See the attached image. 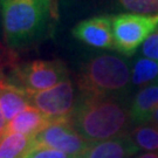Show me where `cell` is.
Wrapping results in <instances>:
<instances>
[{
  "mask_svg": "<svg viewBox=\"0 0 158 158\" xmlns=\"http://www.w3.org/2000/svg\"><path fill=\"white\" fill-rule=\"evenodd\" d=\"M72 124L85 139L93 143L129 134L130 109L117 96L81 97L70 116Z\"/></svg>",
  "mask_w": 158,
  "mask_h": 158,
  "instance_id": "6da1fadb",
  "label": "cell"
},
{
  "mask_svg": "<svg viewBox=\"0 0 158 158\" xmlns=\"http://www.w3.org/2000/svg\"><path fill=\"white\" fill-rule=\"evenodd\" d=\"M4 34L13 48L27 46L45 33L51 0H1Z\"/></svg>",
  "mask_w": 158,
  "mask_h": 158,
  "instance_id": "7a4b0ae2",
  "label": "cell"
},
{
  "mask_svg": "<svg viewBox=\"0 0 158 158\" xmlns=\"http://www.w3.org/2000/svg\"><path fill=\"white\" fill-rule=\"evenodd\" d=\"M131 75L129 66L116 55L102 54L89 59L77 76L81 97L117 96L127 89Z\"/></svg>",
  "mask_w": 158,
  "mask_h": 158,
  "instance_id": "3957f363",
  "label": "cell"
},
{
  "mask_svg": "<svg viewBox=\"0 0 158 158\" xmlns=\"http://www.w3.org/2000/svg\"><path fill=\"white\" fill-rule=\"evenodd\" d=\"M157 28L158 13L117 14L113 17L115 49L124 55H132Z\"/></svg>",
  "mask_w": 158,
  "mask_h": 158,
  "instance_id": "277c9868",
  "label": "cell"
},
{
  "mask_svg": "<svg viewBox=\"0 0 158 158\" xmlns=\"http://www.w3.org/2000/svg\"><path fill=\"white\" fill-rule=\"evenodd\" d=\"M33 145L34 150L39 148L55 149L75 158L83 156L90 148L91 143L77 132L69 116L66 118L53 119L47 128L34 136Z\"/></svg>",
  "mask_w": 158,
  "mask_h": 158,
  "instance_id": "5b68a950",
  "label": "cell"
},
{
  "mask_svg": "<svg viewBox=\"0 0 158 158\" xmlns=\"http://www.w3.org/2000/svg\"><path fill=\"white\" fill-rule=\"evenodd\" d=\"M15 85L27 93L51 89L68 79L66 64L60 60H36L21 64L14 70Z\"/></svg>",
  "mask_w": 158,
  "mask_h": 158,
  "instance_id": "8992f818",
  "label": "cell"
},
{
  "mask_svg": "<svg viewBox=\"0 0 158 158\" xmlns=\"http://www.w3.org/2000/svg\"><path fill=\"white\" fill-rule=\"evenodd\" d=\"M28 95L31 104L51 119L69 117L76 108L75 90L69 79L51 89L28 93Z\"/></svg>",
  "mask_w": 158,
  "mask_h": 158,
  "instance_id": "52a82bcc",
  "label": "cell"
},
{
  "mask_svg": "<svg viewBox=\"0 0 158 158\" xmlns=\"http://www.w3.org/2000/svg\"><path fill=\"white\" fill-rule=\"evenodd\" d=\"M74 38L95 48L115 49L113 17L100 15L85 19L73 29Z\"/></svg>",
  "mask_w": 158,
  "mask_h": 158,
  "instance_id": "ba28073f",
  "label": "cell"
},
{
  "mask_svg": "<svg viewBox=\"0 0 158 158\" xmlns=\"http://www.w3.org/2000/svg\"><path fill=\"white\" fill-rule=\"evenodd\" d=\"M31 104L28 93L14 82L0 79V109L6 122L23 113Z\"/></svg>",
  "mask_w": 158,
  "mask_h": 158,
  "instance_id": "9c48e42d",
  "label": "cell"
},
{
  "mask_svg": "<svg viewBox=\"0 0 158 158\" xmlns=\"http://www.w3.org/2000/svg\"><path fill=\"white\" fill-rule=\"evenodd\" d=\"M53 119L48 118L33 106L26 108L23 113L7 122L2 135L21 134L26 136H35L51 124Z\"/></svg>",
  "mask_w": 158,
  "mask_h": 158,
  "instance_id": "30bf717a",
  "label": "cell"
},
{
  "mask_svg": "<svg viewBox=\"0 0 158 158\" xmlns=\"http://www.w3.org/2000/svg\"><path fill=\"white\" fill-rule=\"evenodd\" d=\"M138 147L130 138L129 134L107 141L93 143L85 158H130L138 152Z\"/></svg>",
  "mask_w": 158,
  "mask_h": 158,
  "instance_id": "8fae6325",
  "label": "cell"
},
{
  "mask_svg": "<svg viewBox=\"0 0 158 158\" xmlns=\"http://www.w3.org/2000/svg\"><path fill=\"white\" fill-rule=\"evenodd\" d=\"M158 109V85H150L137 93L130 107L131 122L144 124L150 122Z\"/></svg>",
  "mask_w": 158,
  "mask_h": 158,
  "instance_id": "7c38bea8",
  "label": "cell"
},
{
  "mask_svg": "<svg viewBox=\"0 0 158 158\" xmlns=\"http://www.w3.org/2000/svg\"><path fill=\"white\" fill-rule=\"evenodd\" d=\"M34 136L21 134L0 136V158H25L34 150Z\"/></svg>",
  "mask_w": 158,
  "mask_h": 158,
  "instance_id": "4fadbf2b",
  "label": "cell"
},
{
  "mask_svg": "<svg viewBox=\"0 0 158 158\" xmlns=\"http://www.w3.org/2000/svg\"><path fill=\"white\" fill-rule=\"evenodd\" d=\"M130 138L138 149L155 151L158 150V127L155 124H142L129 132Z\"/></svg>",
  "mask_w": 158,
  "mask_h": 158,
  "instance_id": "5bb4252c",
  "label": "cell"
},
{
  "mask_svg": "<svg viewBox=\"0 0 158 158\" xmlns=\"http://www.w3.org/2000/svg\"><path fill=\"white\" fill-rule=\"evenodd\" d=\"M158 76V62L148 57L136 61L131 72V82L135 85H144Z\"/></svg>",
  "mask_w": 158,
  "mask_h": 158,
  "instance_id": "9a60e30c",
  "label": "cell"
},
{
  "mask_svg": "<svg viewBox=\"0 0 158 158\" xmlns=\"http://www.w3.org/2000/svg\"><path fill=\"white\" fill-rule=\"evenodd\" d=\"M123 8L130 13L156 14L158 13V0H118Z\"/></svg>",
  "mask_w": 158,
  "mask_h": 158,
  "instance_id": "2e32d148",
  "label": "cell"
},
{
  "mask_svg": "<svg viewBox=\"0 0 158 158\" xmlns=\"http://www.w3.org/2000/svg\"><path fill=\"white\" fill-rule=\"evenodd\" d=\"M142 53L148 59L158 62V28L142 45Z\"/></svg>",
  "mask_w": 158,
  "mask_h": 158,
  "instance_id": "e0dca14e",
  "label": "cell"
},
{
  "mask_svg": "<svg viewBox=\"0 0 158 158\" xmlns=\"http://www.w3.org/2000/svg\"><path fill=\"white\" fill-rule=\"evenodd\" d=\"M25 158H73L68 156L67 153L59 151L55 149H48V148H39L35 149L32 152H29Z\"/></svg>",
  "mask_w": 158,
  "mask_h": 158,
  "instance_id": "ac0fdd59",
  "label": "cell"
},
{
  "mask_svg": "<svg viewBox=\"0 0 158 158\" xmlns=\"http://www.w3.org/2000/svg\"><path fill=\"white\" fill-rule=\"evenodd\" d=\"M5 127H6V121H5V118H4V116H2L1 109H0V136L2 135V132H4V130H5Z\"/></svg>",
  "mask_w": 158,
  "mask_h": 158,
  "instance_id": "d6986e66",
  "label": "cell"
},
{
  "mask_svg": "<svg viewBox=\"0 0 158 158\" xmlns=\"http://www.w3.org/2000/svg\"><path fill=\"white\" fill-rule=\"evenodd\" d=\"M138 158H158V152H147L141 155Z\"/></svg>",
  "mask_w": 158,
  "mask_h": 158,
  "instance_id": "ffe728a7",
  "label": "cell"
},
{
  "mask_svg": "<svg viewBox=\"0 0 158 158\" xmlns=\"http://www.w3.org/2000/svg\"><path fill=\"white\" fill-rule=\"evenodd\" d=\"M151 122H152V124L157 125L158 127V109L156 110V113L153 114L152 118H151Z\"/></svg>",
  "mask_w": 158,
  "mask_h": 158,
  "instance_id": "44dd1931",
  "label": "cell"
},
{
  "mask_svg": "<svg viewBox=\"0 0 158 158\" xmlns=\"http://www.w3.org/2000/svg\"><path fill=\"white\" fill-rule=\"evenodd\" d=\"M75 158H85V155H83V156H79V157H75Z\"/></svg>",
  "mask_w": 158,
  "mask_h": 158,
  "instance_id": "7402d4cb",
  "label": "cell"
}]
</instances>
